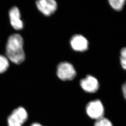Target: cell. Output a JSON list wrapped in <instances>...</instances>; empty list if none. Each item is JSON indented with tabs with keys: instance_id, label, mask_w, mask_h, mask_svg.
Segmentation results:
<instances>
[{
	"instance_id": "277c9868",
	"label": "cell",
	"mask_w": 126,
	"mask_h": 126,
	"mask_svg": "<svg viewBox=\"0 0 126 126\" xmlns=\"http://www.w3.org/2000/svg\"><path fill=\"white\" fill-rule=\"evenodd\" d=\"M86 112L90 118L98 120L103 117L104 107L102 103L98 100L89 102L86 107Z\"/></svg>"
},
{
	"instance_id": "ba28073f",
	"label": "cell",
	"mask_w": 126,
	"mask_h": 126,
	"mask_svg": "<svg viewBox=\"0 0 126 126\" xmlns=\"http://www.w3.org/2000/svg\"><path fill=\"white\" fill-rule=\"evenodd\" d=\"M10 22L12 26L16 30H21L23 27V23L21 19V14L17 7H13L9 13Z\"/></svg>"
},
{
	"instance_id": "52a82bcc",
	"label": "cell",
	"mask_w": 126,
	"mask_h": 126,
	"mask_svg": "<svg viewBox=\"0 0 126 126\" xmlns=\"http://www.w3.org/2000/svg\"><path fill=\"white\" fill-rule=\"evenodd\" d=\"M70 43L72 48L75 51L83 52L88 49V41L81 35L73 36L70 39Z\"/></svg>"
},
{
	"instance_id": "3957f363",
	"label": "cell",
	"mask_w": 126,
	"mask_h": 126,
	"mask_svg": "<svg viewBox=\"0 0 126 126\" xmlns=\"http://www.w3.org/2000/svg\"><path fill=\"white\" fill-rule=\"evenodd\" d=\"M28 113L23 107H19L13 111L7 119L8 126H22L27 120Z\"/></svg>"
},
{
	"instance_id": "30bf717a",
	"label": "cell",
	"mask_w": 126,
	"mask_h": 126,
	"mask_svg": "<svg viewBox=\"0 0 126 126\" xmlns=\"http://www.w3.org/2000/svg\"><path fill=\"white\" fill-rule=\"evenodd\" d=\"M108 2L114 10L117 11L121 10L123 9L125 2L124 0H110Z\"/></svg>"
},
{
	"instance_id": "8fae6325",
	"label": "cell",
	"mask_w": 126,
	"mask_h": 126,
	"mask_svg": "<svg viewBox=\"0 0 126 126\" xmlns=\"http://www.w3.org/2000/svg\"><path fill=\"white\" fill-rule=\"evenodd\" d=\"M94 126H113V125L108 119L103 117L96 120Z\"/></svg>"
},
{
	"instance_id": "5bb4252c",
	"label": "cell",
	"mask_w": 126,
	"mask_h": 126,
	"mask_svg": "<svg viewBox=\"0 0 126 126\" xmlns=\"http://www.w3.org/2000/svg\"><path fill=\"white\" fill-rule=\"evenodd\" d=\"M30 126H43L41 124L38 123H34L31 125Z\"/></svg>"
},
{
	"instance_id": "7a4b0ae2",
	"label": "cell",
	"mask_w": 126,
	"mask_h": 126,
	"mask_svg": "<svg viewBox=\"0 0 126 126\" xmlns=\"http://www.w3.org/2000/svg\"><path fill=\"white\" fill-rule=\"evenodd\" d=\"M57 74L59 78L63 81L71 80L76 76L73 66L68 62H62L58 65Z\"/></svg>"
},
{
	"instance_id": "6da1fadb",
	"label": "cell",
	"mask_w": 126,
	"mask_h": 126,
	"mask_svg": "<svg viewBox=\"0 0 126 126\" xmlns=\"http://www.w3.org/2000/svg\"><path fill=\"white\" fill-rule=\"evenodd\" d=\"M23 40L21 36L15 33L10 36L6 45V57L16 64H20L25 59Z\"/></svg>"
},
{
	"instance_id": "9c48e42d",
	"label": "cell",
	"mask_w": 126,
	"mask_h": 126,
	"mask_svg": "<svg viewBox=\"0 0 126 126\" xmlns=\"http://www.w3.org/2000/svg\"><path fill=\"white\" fill-rule=\"evenodd\" d=\"M9 67V60L6 56L0 54V74L5 72Z\"/></svg>"
},
{
	"instance_id": "8992f818",
	"label": "cell",
	"mask_w": 126,
	"mask_h": 126,
	"mask_svg": "<svg viewBox=\"0 0 126 126\" xmlns=\"http://www.w3.org/2000/svg\"><path fill=\"white\" fill-rule=\"evenodd\" d=\"M80 84L82 89L88 93H95L99 89V83L98 80L90 75H88L82 79Z\"/></svg>"
},
{
	"instance_id": "4fadbf2b",
	"label": "cell",
	"mask_w": 126,
	"mask_h": 126,
	"mask_svg": "<svg viewBox=\"0 0 126 126\" xmlns=\"http://www.w3.org/2000/svg\"><path fill=\"white\" fill-rule=\"evenodd\" d=\"M122 90H123V93L124 97L126 100V81L125 83L123 85L122 87Z\"/></svg>"
},
{
	"instance_id": "7c38bea8",
	"label": "cell",
	"mask_w": 126,
	"mask_h": 126,
	"mask_svg": "<svg viewBox=\"0 0 126 126\" xmlns=\"http://www.w3.org/2000/svg\"><path fill=\"white\" fill-rule=\"evenodd\" d=\"M120 63L123 68L126 70V47L122 49L120 52Z\"/></svg>"
},
{
	"instance_id": "5b68a950",
	"label": "cell",
	"mask_w": 126,
	"mask_h": 126,
	"mask_svg": "<svg viewBox=\"0 0 126 126\" xmlns=\"http://www.w3.org/2000/svg\"><path fill=\"white\" fill-rule=\"evenodd\" d=\"M36 5L39 11L46 16L51 15L57 9V3L54 0H38Z\"/></svg>"
}]
</instances>
